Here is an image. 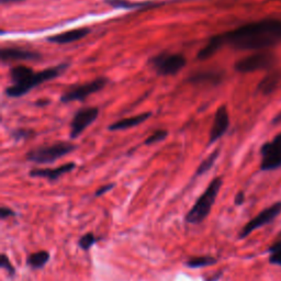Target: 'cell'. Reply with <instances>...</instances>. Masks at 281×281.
<instances>
[{
  "instance_id": "cell-21",
  "label": "cell",
  "mask_w": 281,
  "mask_h": 281,
  "mask_svg": "<svg viewBox=\"0 0 281 281\" xmlns=\"http://www.w3.org/2000/svg\"><path fill=\"white\" fill-rule=\"evenodd\" d=\"M219 149H215L211 155H209L204 160H202V163L199 165V167L197 168V172L195 174L196 177L198 176H201L203 174H205L209 170H211V167L214 165L216 158L219 157Z\"/></svg>"
},
{
  "instance_id": "cell-10",
  "label": "cell",
  "mask_w": 281,
  "mask_h": 281,
  "mask_svg": "<svg viewBox=\"0 0 281 281\" xmlns=\"http://www.w3.org/2000/svg\"><path fill=\"white\" fill-rule=\"evenodd\" d=\"M99 116V109L96 107L83 108L76 112L70 123V138L76 139L90 126Z\"/></svg>"
},
{
  "instance_id": "cell-22",
  "label": "cell",
  "mask_w": 281,
  "mask_h": 281,
  "mask_svg": "<svg viewBox=\"0 0 281 281\" xmlns=\"http://www.w3.org/2000/svg\"><path fill=\"white\" fill-rule=\"evenodd\" d=\"M278 83V78L276 75H270L265 78L263 82L259 84L258 89L264 93H270L275 89Z\"/></svg>"
},
{
  "instance_id": "cell-30",
  "label": "cell",
  "mask_w": 281,
  "mask_h": 281,
  "mask_svg": "<svg viewBox=\"0 0 281 281\" xmlns=\"http://www.w3.org/2000/svg\"><path fill=\"white\" fill-rule=\"evenodd\" d=\"M244 200H245V196L243 192H239V194H237V196L235 197V204L236 205H240L244 203Z\"/></svg>"
},
{
  "instance_id": "cell-20",
  "label": "cell",
  "mask_w": 281,
  "mask_h": 281,
  "mask_svg": "<svg viewBox=\"0 0 281 281\" xmlns=\"http://www.w3.org/2000/svg\"><path fill=\"white\" fill-rule=\"evenodd\" d=\"M215 263H216V259L211 256H198V257H191L190 259H188L186 263H184V265L189 268H201V267L211 266V265H214Z\"/></svg>"
},
{
  "instance_id": "cell-15",
  "label": "cell",
  "mask_w": 281,
  "mask_h": 281,
  "mask_svg": "<svg viewBox=\"0 0 281 281\" xmlns=\"http://www.w3.org/2000/svg\"><path fill=\"white\" fill-rule=\"evenodd\" d=\"M152 116L151 112H144L141 115H136L130 118H125L122 120H119V121L110 124L109 130L110 131H123L127 130V128H131L134 126H138L139 124L145 122L147 119Z\"/></svg>"
},
{
  "instance_id": "cell-31",
  "label": "cell",
  "mask_w": 281,
  "mask_h": 281,
  "mask_svg": "<svg viewBox=\"0 0 281 281\" xmlns=\"http://www.w3.org/2000/svg\"><path fill=\"white\" fill-rule=\"evenodd\" d=\"M220 277H221V274H218V275L214 276V277H211V278L207 279V281H216V280H218Z\"/></svg>"
},
{
  "instance_id": "cell-18",
  "label": "cell",
  "mask_w": 281,
  "mask_h": 281,
  "mask_svg": "<svg viewBox=\"0 0 281 281\" xmlns=\"http://www.w3.org/2000/svg\"><path fill=\"white\" fill-rule=\"evenodd\" d=\"M222 46H223V44L221 42V40H220L219 35L212 36L210 40H209V42L202 47V49L199 51V53H198V60L205 61L208 59L212 58V56L216 52H218Z\"/></svg>"
},
{
  "instance_id": "cell-32",
  "label": "cell",
  "mask_w": 281,
  "mask_h": 281,
  "mask_svg": "<svg viewBox=\"0 0 281 281\" xmlns=\"http://www.w3.org/2000/svg\"><path fill=\"white\" fill-rule=\"evenodd\" d=\"M11 2H19V0H2L3 4H6V3H11Z\"/></svg>"
},
{
  "instance_id": "cell-9",
  "label": "cell",
  "mask_w": 281,
  "mask_h": 281,
  "mask_svg": "<svg viewBox=\"0 0 281 281\" xmlns=\"http://www.w3.org/2000/svg\"><path fill=\"white\" fill-rule=\"evenodd\" d=\"M275 63V58L268 53H257L239 60L235 63V69L238 73H253L270 67Z\"/></svg>"
},
{
  "instance_id": "cell-28",
  "label": "cell",
  "mask_w": 281,
  "mask_h": 281,
  "mask_svg": "<svg viewBox=\"0 0 281 281\" xmlns=\"http://www.w3.org/2000/svg\"><path fill=\"white\" fill-rule=\"evenodd\" d=\"M14 215H15V212L9 208L3 207L2 209H0V218H2V220H6L7 218H9V216H14Z\"/></svg>"
},
{
  "instance_id": "cell-11",
  "label": "cell",
  "mask_w": 281,
  "mask_h": 281,
  "mask_svg": "<svg viewBox=\"0 0 281 281\" xmlns=\"http://www.w3.org/2000/svg\"><path fill=\"white\" fill-rule=\"evenodd\" d=\"M229 125H230V117H229L228 109L226 106H221L215 112L213 124L210 131V136H209L208 145H211V144L221 139L224 135V133L228 131Z\"/></svg>"
},
{
  "instance_id": "cell-4",
  "label": "cell",
  "mask_w": 281,
  "mask_h": 281,
  "mask_svg": "<svg viewBox=\"0 0 281 281\" xmlns=\"http://www.w3.org/2000/svg\"><path fill=\"white\" fill-rule=\"evenodd\" d=\"M76 148L69 142H58L47 146H40L28 152L27 159L36 164H51L66 156Z\"/></svg>"
},
{
  "instance_id": "cell-5",
  "label": "cell",
  "mask_w": 281,
  "mask_h": 281,
  "mask_svg": "<svg viewBox=\"0 0 281 281\" xmlns=\"http://www.w3.org/2000/svg\"><path fill=\"white\" fill-rule=\"evenodd\" d=\"M187 60L182 54L164 52L149 60V65L160 76H172L178 74L186 66Z\"/></svg>"
},
{
  "instance_id": "cell-1",
  "label": "cell",
  "mask_w": 281,
  "mask_h": 281,
  "mask_svg": "<svg viewBox=\"0 0 281 281\" xmlns=\"http://www.w3.org/2000/svg\"><path fill=\"white\" fill-rule=\"evenodd\" d=\"M223 45L239 51L264 50L281 42V20L267 19L252 22L223 34H218Z\"/></svg>"
},
{
  "instance_id": "cell-3",
  "label": "cell",
  "mask_w": 281,
  "mask_h": 281,
  "mask_svg": "<svg viewBox=\"0 0 281 281\" xmlns=\"http://www.w3.org/2000/svg\"><path fill=\"white\" fill-rule=\"evenodd\" d=\"M222 183L223 180L221 177H216L209 183V186L204 190L203 194L199 197L194 207L186 214L184 220H186L187 223L199 224L208 218V215L210 214L211 209L215 202L216 197L219 195Z\"/></svg>"
},
{
  "instance_id": "cell-23",
  "label": "cell",
  "mask_w": 281,
  "mask_h": 281,
  "mask_svg": "<svg viewBox=\"0 0 281 281\" xmlns=\"http://www.w3.org/2000/svg\"><path fill=\"white\" fill-rule=\"evenodd\" d=\"M96 242H97V238H96L93 233L89 232V233H86L85 235L80 237L78 245L83 251H89Z\"/></svg>"
},
{
  "instance_id": "cell-6",
  "label": "cell",
  "mask_w": 281,
  "mask_h": 281,
  "mask_svg": "<svg viewBox=\"0 0 281 281\" xmlns=\"http://www.w3.org/2000/svg\"><path fill=\"white\" fill-rule=\"evenodd\" d=\"M106 85H107V79L100 77V78L91 80V82H88L84 85L73 86L62 96L61 101L64 103L71 102V101H83L87 97H89V96L103 89Z\"/></svg>"
},
{
  "instance_id": "cell-19",
  "label": "cell",
  "mask_w": 281,
  "mask_h": 281,
  "mask_svg": "<svg viewBox=\"0 0 281 281\" xmlns=\"http://www.w3.org/2000/svg\"><path fill=\"white\" fill-rule=\"evenodd\" d=\"M50 260V253L46 251H40L29 255L27 258V265L32 269H41L46 263Z\"/></svg>"
},
{
  "instance_id": "cell-16",
  "label": "cell",
  "mask_w": 281,
  "mask_h": 281,
  "mask_svg": "<svg viewBox=\"0 0 281 281\" xmlns=\"http://www.w3.org/2000/svg\"><path fill=\"white\" fill-rule=\"evenodd\" d=\"M104 3L107 5L119 8V9H136V8H154L162 6L159 3H153V2H130V0H104Z\"/></svg>"
},
{
  "instance_id": "cell-2",
  "label": "cell",
  "mask_w": 281,
  "mask_h": 281,
  "mask_svg": "<svg viewBox=\"0 0 281 281\" xmlns=\"http://www.w3.org/2000/svg\"><path fill=\"white\" fill-rule=\"evenodd\" d=\"M68 67V64H61L55 67L34 71L28 66H15L10 70L11 86L6 88V95L10 98H19L27 95L33 88L49 80L58 78Z\"/></svg>"
},
{
  "instance_id": "cell-26",
  "label": "cell",
  "mask_w": 281,
  "mask_h": 281,
  "mask_svg": "<svg viewBox=\"0 0 281 281\" xmlns=\"http://www.w3.org/2000/svg\"><path fill=\"white\" fill-rule=\"evenodd\" d=\"M268 252L270 253L269 263L271 265H275V266L281 267V247L275 248V250H271Z\"/></svg>"
},
{
  "instance_id": "cell-27",
  "label": "cell",
  "mask_w": 281,
  "mask_h": 281,
  "mask_svg": "<svg viewBox=\"0 0 281 281\" xmlns=\"http://www.w3.org/2000/svg\"><path fill=\"white\" fill-rule=\"evenodd\" d=\"M114 187H115V183L104 184V186H101L97 191H96L95 196H96V197H101V196H103L104 194H107V192H109L111 189H114Z\"/></svg>"
},
{
  "instance_id": "cell-13",
  "label": "cell",
  "mask_w": 281,
  "mask_h": 281,
  "mask_svg": "<svg viewBox=\"0 0 281 281\" xmlns=\"http://www.w3.org/2000/svg\"><path fill=\"white\" fill-rule=\"evenodd\" d=\"M75 167H76V164L71 162L56 168H38V170H32L30 172V176L31 177H40V178H46L49 180H56L59 179L61 176L74 171Z\"/></svg>"
},
{
  "instance_id": "cell-24",
  "label": "cell",
  "mask_w": 281,
  "mask_h": 281,
  "mask_svg": "<svg viewBox=\"0 0 281 281\" xmlns=\"http://www.w3.org/2000/svg\"><path fill=\"white\" fill-rule=\"evenodd\" d=\"M167 135L168 132L166 130H157L148 136L145 142H144V144H145V145H153V144L164 141L167 138Z\"/></svg>"
},
{
  "instance_id": "cell-25",
  "label": "cell",
  "mask_w": 281,
  "mask_h": 281,
  "mask_svg": "<svg viewBox=\"0 0 281 281\" xmlns=\"http://www.w3.org/2000/svg\"><path fill=\"white\" fill-rule=\"evenodd\" d=\"M0 267L5 269L10 276L14 275L15 269L12 266V264L9 260V258H8V257L6 256V254H2V256H0Z\"/></svg>"
},
{
  "instance_id": "cell-29",
  "label": "cell",
  "mask_w": 281,
  "mask_h": 281,
  "mask_svg": "<svg viewBox=\"0 0 281 281\" xmlns=\"http://www.w3.org/2000/svg\"><path fill=\"white\" fill-rule=\"evenodd\" d=\"M278 247H281V232L276 236V240L270 245V247L268 248V251L275 250V248H278Z\"/></svg>"
},
{
  "instance_id": "cell-8",
  "label": "cell",
  "mask_w": 281,
  "mask_h": 281,
  "mask_svg": "<svg viewBox=\"0 0 281 281\" xmlns=\"http://www.w3.org/2000/svg\"><path fill=\"white\" fill-rule=\"evenodd\" d=\"M260 154L261 171L270 172L281 167V133L276 136L274 141L264 144Z\"/></svg>"
},
{
  "instance_id": "cell-17",
  "label": "cell",
  "mask_w": 281,
  "mask_h": 281,
  "mask_svg": "<svg viewBox=\"0 0 281 281\" xmlns=\"http://www.w3.org/2000/svg\"><path fill=\"white\" fill-rule=\"evenodd\" d=\"M223 74L220 73V71H213V70H209V71H199V73L192 74L189 77V82L192 84H219L222 80Z\"/></svg>"
},
{
  "instance_id": "cell-14",
  "label": "cell",
  "mask_w": 281,
  "mask_h": 281,
  "mask_svg": "<svg viewBox=\"0 0 281 281\" xmlns=\"http://www.w3.org/2000/svg\"><path fill=\"white\" fill-rule=\"evenodd\" d=\"M89 32L90 30L87 28L74 29V30L64 32V33L50 36L49 39H47V41L55 44H68V43H73L84 39L87 34H89Z\"/></svg>"
},
{
  "instance_id": "cell-7",
  "label": "cell",
  "mask_w": 281,
  "mask_h": 281,
  "mask_svg": "<svg viewBox=\"0 0 281 281\" xmlns=\"http://www.w3.org/2000/svg\"><path fill=\"white\" fill-rule=\"evenodd\" d=\"M281 214V201L275 202L268 208L264 209L261 212L257 214L250 222L246 223L239 233V238H245L256 230H258L267 224L271 223Z\"/></svg>"
},
{
  "instance_id": "cell-12",
  "label": "cell",
  "mask_w": 281,
  "mask_h": 281,
  "mask_svg": "<svg viewBox=\"0 0 281 281\" xmlns=\"http://www.w3.org/2000/svg\"><path fill=\"white\" fill-rule=\"evenodd\" d=\"M0 59H2L3 62H34L41 59V55L36 52L17 49V47H4L2 52H0Z\"/></svg>"
}]
</instances>
